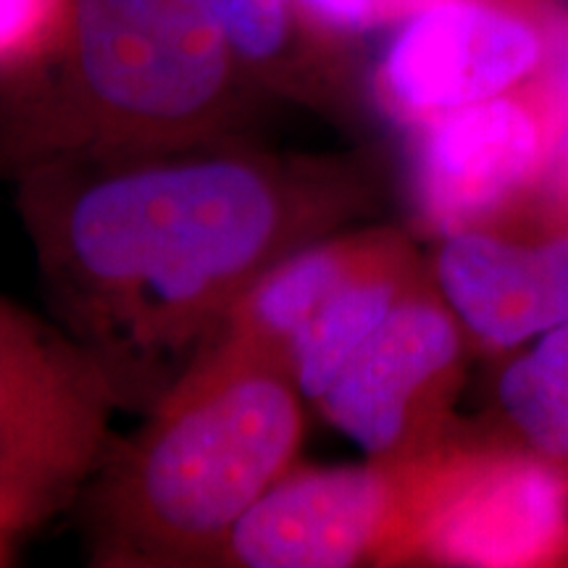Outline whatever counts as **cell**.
<instances>
[{
    "label": "cell",
    "mask_w": 568,
    "mask_h": 568,
    "mask_svg": "<svg viewBox=\"0 0 568 568\" xmlns=\"http://www.w3.org/2000/svg\"><path fill=\"white\" fill-rule=\"evenodd\" d=\"M51 314L122 410L151 414L224 337L234 305L284 255L368 203L351 163L243 138L13 176Z\"/></svg>",
    "instance_id": "1"
},
{
    "label": "cell",
    "mask_w": 568,
    "mask_h": 568,
    "mask_svg": "<svg viewBox=\"0 0 568 568\" xmlns=\"http://www.w3.org/2000/svg\"><path fill=\"white\" fill-rule=\"evenodd\" d=\"M261 98L205 0H74L59 45L0 84V176L243 138Z\"/></svg>",
    "instance_id": "2"
},
{
    "label": "cell",
    "mask_w": 568,
    "mask_h": 568,
    "mask_svg": "<svg viewBox=\"0 0 568 568\" xmlns=\"http://www.w3.org/2000/svg\"><path fill=\"white\" fill-rule=\"evenodd\" d=\"M303 403L280 358L230 343L205 353L84 487L90 564L211 568L297 464Z\"/></svg>",
    "instance_id": "3"
},
{
    "label": "cell",
    "mask_w": 568,
    "mask_h": 568,
    "mask_svg": "<svg viewBox=\"0 0 568 568\" xmlns=\"http://www.w3.org/2000/svg\"><path fill=\"white\" fill-rule=\"evenodd\" d=\"M116 410L103 372L59 322L0 295V529H38L80 500Z\"/></svg>",
    "instance_id": "4"
},
{
    "label": "cell",
    "mask_w": 568,
    "mask_h": 568,
    "mask_svg": "<svg viewBox=\"0 0 568 568\" xmlns=\"http://www.w3.org/2000/svg\"><path fill=\"white\" fill-rule=\"evenodd\" d=\"M432 450L410 458H372L364 466L295 464L247 510L213 566L410 564L429 489Z\"/></svg>",
    "instance_id": "5"
},
{
    "label": "cell",
    "mask_w": 568,
    "mask_h": 568,
    "mask_svg": "<svg viewBox=\"0 0 568 568\" xmlns=\"http://www.w3.org/2000/svg\"><path fill=\"white\" fill-rule=\"evenodd\" d=\"M566 38L548 0H426L400 19L376 63L374 95L418 126L542 77Z\"/></svg>",
    "instance_id": "6"
},
{
    "label": "cell",
    "mask_w": 568,
    "mask_h": 568,
    "mask_svg": "<svg viewBox=\"0 0 568 568\" xmlns=\"http://www.w3.org/2000/svg\"><path fill=\"white\" fill-rule=\"evenodd\" d=\"M568 552V479L556 460L437 445L416 560L443 566H545Z\"/></svg>",
    "instance_id": "7"
},
{
    "label": "cell",
    "mask_w": 568,
    "mask_h": 568,
    "mask_svg": "<svg viewBox=\"0 0 568 568\" xmlns=\"http://www.w3.org/2000/svg\"><path fill=\"white\" fill-rule=\"evenodd\" d=\"M460 322L422 280L353 355L316 410L368 458H410L443 443L456 389Z\"/></svg>",
    "instance_id": "8"
},
{
    "label": "cell",
    "mask_w": 568,
    "mask_h": 568,
    "mask_svg": "<svg viewBox=\"0 0 568 568\" xmlns=\"http://www.w3.org/2000/svg\"><path fill=\"white\" fill-rule=\"evenodd\" d=\"M568 101L552 74L414 126V190L437 234L485 226L537 174Z\"/></svg>",
    "instance_id": "9"
},
{
    "label": "cell",
    "mask_w": 568,
    "mask_h": 568,
    "mask_svg": "<svg viewBox=\"0 0 568 568\" xmlns=\"http://www.w3.org/2000/svg\"><path fill=\"white\" fill-rule=\"evenodd\" d=\"M435 287L460 326L487 347H514L568 318V234L537 245L487 226L445 234Z\"/></svg>",
    "instance_id": "10"
},
{
    "label": "cell",
    "mask_w": 568,
    "mask_h": 568,
    "mask_svg": "<svg viewBox=\"0 0 568 568\" xmlns=\"http://www.w3.org/2000/svg\"><path fill=\"white\" fill-rule=\"evenodd\" d=\"M234 59L261 95L329 111L347 84L345 42L297 0H205Z\"/></svg>",
    "instance_id": "11"
},
{
    "label": "cell",
    "mask_w": 568,
    "mask_h": 568,
    "mask_svg": "<svg viewBox=\"0 0 568 568\" xmlns=\"http://www.w3.org/2000/svg\"><path fill=\"white\" fill-rule=\"evenodd\" d=\"M422 280V266L408 240L382 230L372 253L337 284L284 347V368L305 403L316 406L353 355Z\"/></svg>",
    "instance_id": "12"
},
{
    "label": "cell",
    "mask_w": 568,
    "mask_h": 568,
    "mask_svg": "<svg viewBox=\"0 0 568 568\" xmlns=\"http://www.w3.org/2000/svg\"><path fill=\"white\" fill-rule=\"evenodd\" d=\"M382 230L324 234L284 255L234 305L224 337L284 364V347L311 322L335 287L372 253Z\"/></svg>",
    "instance_id": "13"
},
{
    "label": "cell",
    "mask_w": 568,
    "mask_h": 568,
    "mask_svg": "<svg viewBox=\"0 0 568 568\" xmlns=\"http://www.w3.org/2000/svg\"><path fill=\"white\" fill-rule=\"evenodd\" d=\"M497 395L537 456L568 464V366L550 364L531 351L503 372Z\"/></svg>",
    "instance_id": "14"
},
{
    "label": "cell",
    "mask_w": 568,
    "mask_h": 568,
    "mask_svg": "<svg viewBox=\"0 0 568 568\" xmlns=\"http://www.w3.org/2000/svg\"><path fill=\"white\" fill-rule=\"evenodd\" d=\"M74 0H0V84L45 59L67 32Z\"/></svg>",
    "instance_id": "15"
},
{
    "label": "cell",
    "mask_w": 568,
    "mask_h": 568,
    "mask_svg": "<svg viewBox=\"0 0 568 568\" xmlns=\"http://www.w3.org/2000/svg\"><path fill=\"white\" fill-rule=\"evenodd\" d=\"M297 3L322 30L339 40H351L389 21L379 0H297Z\"/></svg>",
    "instance_id": "16"
},
{
    "label": "cell",
    "mask_w": 568,
    "mask_h": 568,
    "mask_svg": "<svg viewBox=\"0 0 568 568\" xmlns=\"http://www.w3.org/2000/svg\"><path fill=\"white\" fill-rule=\"evenodd\" d=\"M535 353L539 355V358L550 361V364L568 366V318L564 324L542 332V339L537 343Z\"/></svg>",
    "instance_id": "17"
},
{
    "label": "cell",
    "mask_w": 568,
    "mask_h": 568,
    "mask_svg": "<svg viewBox=\"0 0 568 568\" xmlns=\"http://www.w3.org/2000/svg\"><path fill=\"white\" fill-rule=\"evenodd\" d=\"M385 6L389 21H400L403 17H408L410 11L418 9V6L426 3V0H379Z\"/></svg>",
    "instance_id": "18"
},
{
    "label": "cell",
    "mask_w": 568,
    "mask_h": 568,
    "mask_svg": "<svg viewBox=\"0 0 568 568\" xmlns=\"http://www.w3.org/2000/svg\"><path fill=\"white\" fill-rule=\"evenodd\" d=\"M9 537H11L9 531L0 529V566H3L6 558H9V550H6V539H9Z\"/></svg>",
    "instance_id": "19"
}]
</instances>
